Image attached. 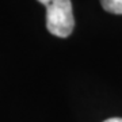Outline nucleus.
<instances>
[{
    "label": "nucleus",
    "mask_w": 122,
    "mask_h": 122,
    "mask_svg": "<svg viewBox=\"0 0 122 122\" xmlns=\"http://www.w3.org/2000/svg\"><path fill=\"white\" fill-rule=\"evenodd\" d=\"M46 7V29L49 33L60 38L72 34L75 18L71 0H38Z\"/></svg>",
    "instance_id": "obj_1"
},
{
    "label": "nucleus",
    "mask_w": 122,
    "mask_h": 122,
    "mask_svg": "<svg viewBox=\"0 0 122 122\" xmlns=\"http://www.w3.org/2000/svg\"><path fill=\"white\" fill-rule=\"evenodd\" d=\"M100 4L107 12L122 15V0H100Z\"/></svg>",
    "instance_id": "obj_2"
},
{
    "label": "nucleus",
    "mask_w": 122,
    "mask_h": 122,
    "mask_svg": "<svg viewBox=\"0 0 122 122\" xmlns=\"http://www.w3.org/2000/svg\"><path fill=\"white\" fill-rule=\"evenodd\" d=\"M103 122H122V118H109Z\"/></svg>",
    "instance_id": "obj_3"
}]
</instances>
